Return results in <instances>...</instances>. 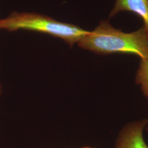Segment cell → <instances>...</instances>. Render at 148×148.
Returning a JSON list of instances; mask_svg holds the SVG:
<instances>
[{
	"label": "cell",
	"mask_w": 148,
	"mask_h": 148,
	"mask_svg": "<svg viewBox=\"0 0 148 148\" xmlns=\"http://www.w3.org/2000/svg\"><path fill=\"white\" fill-rule=\"evenodd\" d=\"M77 44L82 49L99 54L128 53L141 59L148 58V33L143 26L136 31L125 32L108 21H102Z\"/></svg>",
	"instance_id": "obj_1"
},
{
	"label": "cell",
	"mask_w": 148,
	"mask_h": 148,
	"mask_svg": "<svg viewBox=\"0 0 148 148\" xmlns=\"http://www.w3.org/2000/svg\"><path fill=\"white\" fill-rule=\"evenodd\" d=\"M92 148V147H84V148Z\"/></svg>",
	"instance_id": "obj_6"
},
{
	"label": "cell",
	"mask_w": 148,
	"mask_h": 148,
	"mask_svg": "<svg viewBox=\"0 0 148 148\" xmlns=\"http://www.w3.org/2000/svg\"><path fill=\"white\" fill-rule=\"evenodd\" d=\"M0 29L9 32L24 30L42 32L61 38L70 46L78 43L90 32L74 24L56 21L48 16L16 12L0 19Z\"/></svg>",
	"instance_id": "obj_2"
},
{
	"label": "cell",
	"mask_w": 148,
	"mask_h": 148,
	"mask_svg": "<svg viewBox=\"0 0 148 148\" xmlns=\"http://www.w3.org/2000/svg\"><path fill=\"white\" fill-rule=\"evenodd\" d=\"M123 11H129L142 18L143 27L148 33V0H115L109 18H111Z\"/></svg>",
	"instance_id": "obj_4"
},
{
	"label": "cell",
	"mask_w": 148,
	"mask_h": 148,
	"mask_svg": "<svg viewBox=\"0 0 148 148\" xmlns=\"http://www.w3.org/2000/svg\"><path fill=\"white\" fill-rule=\"evenodd\" d=\"M136 80L140 86L144 95L148 97V58L141 59Z\"/></svg>",
	"instance_id": "obj_5"
},
{
	"label": "cell",
	"mask_w": 148,
	"mask_h": 148,
	"mask_svg": "<svg viewBox=\"0 0 148 148\" xmlns=\"http://www.w3.org/2000/svg\"><path fill=\"white\" fill-rule=\"evenodd\" d=\"M1 85H0V94H1Z\"/></svg>",
	"instance_id": "obj_7"
},
{
	"label": "cell",
	"mask_w": 148,
	"mask_h": 148,
	"mask_svg": "<svg viewBox=\"0 0 148 148\" xmlns=\"http://www.w3.org/2000/svg\"><path fill=\"white\" fill-rule=\"evenodd\" d=\"M147 131H148V126L147 127Z\"/></svg>",
	"instance_id": "obj_8"
},
{
	"label": "cell",
	"mask_w": 148,
	"mask_h": 148,
	"mask_svg": "<svg viewBox=\"0 0 148 148\" xmlns=\"http://www.w3.org/2000/svg\"><path fill=\"white\" fill-rule=\"evenodd\" d=\"M147 120L128 123L122 129L117 139L116 148H148L143 137Z\"/></svg>",
	"instance_id": "obj_3"
}]
</instances>
